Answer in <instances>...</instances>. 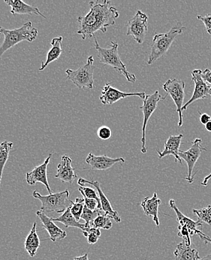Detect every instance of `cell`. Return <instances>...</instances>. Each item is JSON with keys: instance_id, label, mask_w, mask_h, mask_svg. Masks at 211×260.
<instances>
[{"instance_id": "484cf974", "label": "cell", "mask_w": 211, "mask_h": 260, "mask_svg": "<svg viewBox=\"0 0 211 260\" xmlns=\"http://www.w3.org/2000/svg\"><path fill=\"white\" fill-rule=\"evenodd\" d=\"M13 148V143L9 141H3L0 144V186H1L2 176L5 165L9 157V153Z\"/></svg>"}, {"instance_id": "ba28073f", "label": "cell", "mask_w": 211, "mask_h": 260, "mask_svg": "<svg viewBox=\"0 0 211 260\" xmlns=\"http://www.w3.org/2000/svg\"><path fill=\"white\" fill-rule=\"evenodd\" d=\"M168 95L163 97L161 94L159 93L158 91H156L152 94H146L145 99L144 100V105L142 107H140L142 110L143 114H144V121H143L142 127V138H141V152L142 153H146V129L148 121L149 118L152 116L153 113L157 110L159 102L162 100H165Z\"/></svg>"}, {"instance_id": "83f0119b", "label": "cell", "mask_w": 211, "mask_h": 260, "mask_svg": "<svg viewBox=\"0 0 211 260\" xmlns=\"http://www.w3.org/2000/svg\"><path fill=\"white\" fill-rule=\"evenodd\" d=\"M71 203H72V205H71V213L78 221H79L85 206L84 199L83 198H76L75 202L72 201Z\"/></svg>"}, {"instance_id": "5bb4252c", "label": "cell", "mask_w": 211, "mask_h": 260, "mask_svg": "<svg viewBox=\"0 0 211 260\" xmlns=\"http://www.w3.org/2000/svg\"><path fill=\"white\" fill-rule=\"evenodd\" d=\"M78 184H79L80 186H85L86 184H91V185L94 186V187L97 189L98 194H99L101 206H102V212H104L105 215L114 219L115 221L120 223L121 218L120 217H119V214H118L116 211L114 210V209H113L109 200H108V198L105 196L104 192L102 191V188H101L100 183H99V182H97V181L86 180V179H83V178H79L78 180Z\"/></svg>"}, {"instance_id": "60d3db41", "label": "cell", "mask_w": 211, "mask_h": 260, "mask_svg": "<svg viewBox=\"0 0 211 260\" xmlns=\"http://www.w3.org/2000/svg\"><path fill=\"white\" fill-rule=\"evenodd\" d=\"M205 128L206 130L208 131L209 132H211V122L205 124Z\"/></svg>"}, {"instance_id": "d6a6232c", "label": "cell", "mask_w": 211, "mask_h": 260, "mask_svg": "<svg viewBox=\"0 0 211 260\" xmlns=\"http://www.w3.org/2000/svg\"><path fill=\"white\" fill-rule=\"evenodd\" d=\"M178 230L179 237L183 238V239H184V241H185L187 245H191V232H190V230L188 229L187 226H186V225H184V226H180V225H179Z\"/></svg>"}, {"instance_id": "b9f144b4", "label": "cell", "mask_w": 211, "mask_h": 260, "mask_svg": "<svg viewBox=\"0 0 211 260\" xmlns=\"http://www.w3.org/2000/svg\"><path fill=\"white\" fill-rule=\"evenodd\" d=\"M197 260H211V254L207 255V256H204L202 258H199V259Z\"/></svg>"}, {"instance_id": "f546056e", "label": "cell", "mask_w": 211, "mask_h": 260, "mask_svg": "<svg viewBox=\"0 0 211 260\" xmlns=\"http://www.w3.org/2000/svg\"><path fill=\"white\" fill-rule=\"evenodd\" d=\"M99 214H104V212H102V211L99 210V209H97V210L96 211H92L84 206L81 219H83V220H85V222H86L85 223H86V225L92 226L93 222H94V220L97 218Z\"/></svg>"}, {"instance_id": "52a82bcc", "label": "cell", "mask_w": 211, "mask_h": 260, "mask_svg": "<svg viewBox=\"0 0 211 260\" xmlns=\"http://www.w3.org/2000/svg\"><path fill=\"white\" fill-rule=\"evenodd\" d=\"M163 88L167 95H170L174 101L177 107V113L179 115L178 126L183 125V111L184 98H185V83L178 79H170L164 83Z\"/></svg>"}, {"instance_id": "8d00e7d4", "label": "cell", "mask_w": 211, "mask_h": 260, "mask_svg": "<svg viewBox=\"0 0 211 260\" xmlns=\"http://www.w3.org/2000/svg\"><path fill=\"white\" fill-rule=\"evenodd\" d=\"M200 113V122L205 125L207 123L211 122V116L207 113Z\"/></svg>"}, {"instance_id": "3957f363", "label": "cell", "mask_w": 211, "mask_h": 260, "mask_svg": "<svg viewBox=\"0 0 211 260\" xmlns=\"http://www.w3.org/2000/svg\"><path fill=\"white\" fill-rule=\"evenodd\" d=\"M95 48L98 51V57L101 63L105 66H111L117 71L119 74L124 75L127 81L134 83L136 82L137 78L135 75L130 73L127 70L125 64L121 60L118 53V44L111 42L110 48H103L99 45L97 38H94Z\"/></svg>"}, {"instance_id": "5b68a950", "label": "cell", "mask_w": 211, "mask_h": 260, "mask_svg": "<svg viewBox=\"0 0 211 260\" xmlns=\"http://www.w3.org/2000/svg\"><path fill=\"white\" fill-rule=\"evenodd\" d=\"M33 196L36 199L40 200L42 203L40 211L45 214L50 213V212H56V213L65 212L67 208L72 204L71 203L72 200H69L70 193L69 190L47 195V196H42L39 192L35 190L33 193Z\"/></svg>"}, {"instance_id": "7402d4cb", "label": "cell", "mask_w": 211, "mask_h": 260, "mask_svg": "<svg viewBox=\"0 0 211 260\" xmlns=\"http://www.w3.org/2000/svg\"><path fill=\"white\" fill-rule=\"evenodd\" d=\"M63 39L62 36H58L52 39L50 43L52 47L47 54L46 59L42 62V66L39 69V72L45 70L49 64L59 59L63 52Z\"/></svg>"}, {"instance_id": "ab89813d", "label": "cell", "mask_w": 211, "mask_h": 260, "mask_svg": "<svg viewBox=\"0 0 211 260\" xmlns=\"http://www.w3.org/2000/svg\"><path fill=\"white\" fill-rule=\"evenodd\" d=\"M74 260H89L88 259V253H85L83 256H77V257L74 258Z\"/></svg>"}, {"instance_id": "e575fe53", "label": "cell", "mask_w": 211, "mask_h": 260, "mask_svg": "<svg viewBox=\"0 0 211 260\" xmlns=\"http://www.w3.org/2000/svg\"><path fill=\"white\" fill-rule=\"evenodd\" d=\"M197 18H198V20L203 22L204 26H205L206 31L211 36V15H207L205 16L198 15Z\"/></svg>"}, {"instance_id": "7c38bea8", "label": "cell", "mask_w": 211, "mask_h": 260, "mask_svg": "<svg viewBox=\"0 0 211 260\" xmlns=\"http://www.w3.org/2000/svg\"><path fill=\"white\" fill-rule=\"evenodd\" d=\"M131 96H138L140 99L144 100L146 94L145 92L127 93L121 92L119 89L111 86L110 83H107L102 89V94L99 99L104 105H112L113 104L119 102L121 99L131 97Z\"/></svg>"}, {"instance_id": "4fadbf2b", "label": "cell", "mask_w": 211, "mask_h": 260, "mask_svg": "<svg viewBox=\"0 0 211 260\" xmlns=\"http://www.w3.org/2000/svg\"><path fill=\"white\" fill-rule=\"evenodd\" d=\"M53 153L49 154L48 157L45 159L44 163L39 166L36 167L33 169V171L26 173V180L29 185H34L36 182H40L43 184L46 187L47 190H48L49 194H53L51 189H50V185H49L48 180V174H47V169L51 159Z\"/></svg>"}, {"instance_id": "8992f818", "label": "cell", "mask_w": 211, "mask_h": 260, "mask_svg": "<svg viewBox=\"0 0 211 260\" xmlns=\"http://www.w3.org/2000/svg\"><path fill=\"white\" fill-rule=\"evenodd\" d=\"M96 67L94 66V56L88 57L84 66L78 68L77 70L67 69L66 73L68 80L72 82L74 85L80 89H94V73Z\"/></svg>"}, {"instance_id": "6da1fadb", "label": "cell", "mask_w": 211, "mask_h": 260, "mask_svg": "<svg viewBox=\"0 0 211 260\" xmlns=\"http://www.w3.org/2000/svg\"><path fill=\"white\" fill-rule=\"evenodd\" d=\"M89 6L91 10L87 15L78 18L79 27L77 33L81 35L83 40L95 36L98 31L106 32L107 28L114 26L119 16L117 9L111 6V2L108 0L102 3L92 1L89 3Z\"/></svg>"}, {"instance_id": "cb8c5ba5", "label": "cell", "mask_w": 211, "mask_h": 260, "mask_svg": "<svg viewBox=\"0 0 211 260\" xmlns=\"http://www.w3.org/2000/svg\"><path fill=\"white\" fill-rule=\"evenodd\" d=\"M174 254L175 260H197L200 258L197 250L187 245L185 241H183L177 246Z\"/></svg>"}, {"instance_id": "7a4b0ae2", "label": "cell", "mask_w": 211, "mask_h": 260, "mask_svg": "<svg viewBox=\"0 0 211 260\" xmlns=\"http://www.w3.org/2000/svg\"><path fill=\"white\" fill-rule=\"evenodd\" d=\"M0 34L4 36V41L0 46V61L7 50L23 41L33 42L37 38L39 31L33 27L32 22L28 21L21 27L15 29H6L0 26Z\"/></svg>"}, {"instance_id": "9a60e30c", "label": "cell", "mask_w": 211, "mask_h": 260, "mask_svg": "<svg viewBox=\"0 0 211 260\" xmlns=\"http://www.w3.org/2000/svg\"><path fill=\"white\" fill-rule=\"evenodd\" d=\"M87 165L91 166L94 170H105L112 168L114 165L117 163H125V160L123 157L118 158H111L107 155L97 156L93 153L88 154L86 158Z\"/></svg>"}, {"instance_id": "836d02e7", "label": "cell", "mask_w": 211, "mask_h": 260, "mask_svg": "<svg viewBox=\"0 0 211 260\" xmlns=\"http://www.w3.org/2000/svg\"><path fill=\"white\" fill-rule=\"evenodd\" d=\"M97 135L101 140H107L111 138L112 133L111 130L107 126H102L97 131Z\"/></svg>"}, {"instance_id": "4316f807", "label": "cell", "mask_w": 211, "mask_h": 260, "mask_svg": "<svg viewBox=\"0 0 211 260\" xmlns=\"http://www.w3.org/2000/svg\"><path fill=\"white\" fill-rule=\"evenodd\" d=\"M93 228L98 229L110 230L112 228V222L111 217L105 214H99L92 223Z\"/></svg>"}, {"instance_id": "2e32d148", "label": "cell", "mask_w": 211, "mask_h": 260, "mask_svg": "<svg viewBox=\"0 0 211 260\" xmlns=\"http://www.w3.org/2000/svg\"><path fill=\"white\" fill-rule=\"evenodd\" d=\"M72 160L68 154H64L61 158V163L57 166V173L54 177L62 181L64 183H73L77 178L75 168L72 166Z\"/></svg>"}, {"instance_id": "74e56055", "label": "cell", "mask_w": 211, "mask_h": 260, "mask_svg": "<svg viewBox=\"0 0 211 260\" xmlns=\"http://www.w3.org/2000/svg\"><path fill=\"white\" fill-rule=\"evenodd\" d=\"M199 237L201 238V240L204 242L205 244L211 243V238L209 237V236H206L205 234L201 232L200 234H198Z\"/></svg>"}, {"instance_id": "44dd1931", "label": "cell", "mask_w": 211, "mask_h": 260, "mask_svg": "<svg viewBox=\"0 0 211 260\" xmlns=\"http://www.w3.org/2000/svg\"><path fill=\"white\" fill-rule=\"evenodd\" d=\"M162 201L157 196V192L154 193L152 198H146L143 200L141 206L143 208L144 214L148 217H151L155 222L157 226H160V219H159V206L161 204Z\"/></svg>"}, {"instance_id": "277c9868", "label": "cell", "mask_w": 211, "mask_h": 260, "mask_svg": "<svg viewBox=\"0 0 211 260\" xmlns=\"http://www.w3.org/2000/svg\"><path fill=\"white\" fill-rule=\"evenodd\" d=\"M185 30L186 27L183 26L182 23L179 22L168 32L155 35L153 39L147 64H152L153 63L165 56L168 53V50L176 38Z\"/></svg>"}, {"instance_id": "603a6c76", "label": "cell", "mask_w": 211, "mask_h": 260, "mask_svg": "<svg viewBox=\"0 0 211 260\" xmlns=\"http://www.w3.org/2000/svg\"><path fill=\"white\" fill-rule=\"evenodd\" d=\"M51 220L53 222L57 221L63 223L66 228H78V229L81 230L82 232H87L91 228H93V226H88L86 223H81L79 221H78L75 219V217L72 215V214L71 213V206L67 208V209H66L65 212L62 215L56 217V218L51 217Z\"/></svg>"}, {"instance_id": "9c48e42d", "label": "cell", "mask_w": 211, "mask_h": 260, "mask_svg": "<svg viewBox=\"0 0 211 260\" xmlns=\"http://www.w3.org/2000/svg\"><path fill=\"white\" fill-rule=\"evenodd\" d=\"M202 140L200 138H196L192 143L191 147L187 151H180L179 152V156L181 160H184L187 163L188 168L187 176L185 177L186 180L190 184H192L194 180V174H193V169L195 168L197 160L199 159L201 152L203 151H207L205 148L201 146Z\"/></svg>"}, {"instance_id": "d590c367", "label": "cell", "mask_w": 211, "mask_h": 260, "mask_svg": "<svg viewBox=\"0 0 211 260\" xmlns=\"http://www.w3.org/2000/svg\"><path fill=\"white\" fill-rule=\"evenodd\" d=\"M201 77L203 80L211 86V71L209 69H205L204 72H201Z\"/></svg>"}, {"instance_id": "ac0fdd59", "label": "cell", "mask_w": 211, "mask_h": 260, "mask_svg": "<svg viewBox=\"0 0 211 260\" xmlns=\"http://www.w3.org/2000/svg\"><path fill=\"white\" fill-rule=\"evenodd\" d=\"M184 135H178L175 136H170L165 143V149L163 152H160L157 149V154L159 155V158L162 159L165 156L173 155L175 157L176 162L182 164V160L179 156V146H180L182 139Z\"/></svg>"}, {"instance_id": "f1b7e54d", "label": "cell", "mask_w": 211, "mask_h": 260, "mask_svg": "<svg viewBox=\"0 0 211 260\" xmlns=\"http://www.w3.org/2000/svg\"><path fill=\"white\" fill-rule=\"evenodd\" d=\"M193 213L198 216V220L211 226V206L201 209H193Z\"/></svg>"}, {"instance_id": "e0dca14e", "label": "cell", "mask_w": 211, "mask_h": 260, "mask_svg": "<svg viewBox=\"0 0 211 260\" xmlns=\"http://www.w3.org/2000/svg\"><path fill=\"white\" fill-rule=\"evenodd\" d=\"M36 215L42 221L44 229L46 230V231L48 232L49 236H50L49 239L52 242H55L57 239L62 240L66 238L67 233L64 230L61 229L59 226H56L54 222L51 220L50 217L47 216L46 214L43 213L41 211H38L36 212Z\"/></svg>"}, {"instance_id": "30bf717a", "label": "cell", "mask_w": 211, "mask_h": 260, "mask_svg": "<svg viewBox=\"0 0 211 260\" xmlns=\"http://www.w3.org/2000/svg\"><path fill=\"white\" fill-rule=\"evenodd\" d=\"M148 17L141 11H138L135 15L127 23V36H132L135 42L141 45L145 39L148 30Z\"/></svg>"}, {"instance_id": "8fae6325", "label": "cell", "mask_w": 211, "mask_h": 260, "mask_svg": "<svg viewBox=\"0 0 211 260\" xmlns=\"http://www.w3.org/2000/svg\"><path fill=\"white\" fill-rule=\"evenodd\" d=\"M201 70H194L192 72V80L195 83V89L191 99L183 107L182 111L187 110L188 107L198 100L207 99L211 96V86L206 83L201 77Z\"/></svg>"}, {"instance_id": "d6986e66", "label": "cell", "mask_w": 211, "mask_h": 260, "mask_svg": "<svg viewBox=\"0 0 211 260\" xmlns=\"http://www.w3.org/2000/svg\"><path fill=\"white\" fill-rule=\"evenodd\" d=\"M5 3L9 5L12 9L11 13L15 15H36L46 18L45 15L40 12L38 8L29 6L24 2L20 0H5Z\"/></svg>"}, {"instance_id": "d4e9b609", "label": "cell", "mask_w": 211, "mask_h": 260, "mask_svg": "<svg viewBox=\"0 0 211 260\" xmlns=\"http://www.w3.org/2000/svg\"><path fill=\"white\" fill-rule=\"evenodd\" d=\"M39 247H40V239L36 232V222H34L32 230L29 232L25 241V250L27 251L28 254L31 257H33L37 253Z\"/></svg>"}, {"instance_id": "1f68e13d", "label": "cell", "mask_w": 211, "mask_h": 260, "mask_svg": "<svg viewBox=\"0 0 211 260\" xmlns=\"http://www.w3.org/2000/svg\"><path fill=\"white\" fill-rule=\"evenodd\" d=\"M83 235L87 239L89 245H95L101 236L100 230L96 228H91L87 232H83Z\"/></svg>"}, {"instance_id": "f35d334b", "label": "cell", "mask_w": 211, "mask_h": 260, "mask_svg": "<svg viewBox=\"0 0 211 260\" xmlns=\"http://www.w3.org/2000/svg\"><path fill=\"white\" fill-rule=\"evenodd\" d=\"M211 179V173L210 174L208 175V176H206L205 178H204V180H203V182H201V185L203 186H207V183H208V181L210 180Z\"/></svg>"}, {"instance_id": "4dcf8cb0", "label": "cell", "mask_w": 211, "mask_h": 260, "mask_svg": "<svg viewBox=\"0 0 211 260\" xmlns=\"http://www.w3.org/2000/svg\"><path fill=\"white\" fill-rule=\"evenodd\" d=\"M78 190L81 192L83 198L97 200L98 203H99V206L102 207V206H101L100 199H99V194H98L97 190H94L92 187H86V186H80V187H78Z\"/></svg>"}, {"instance_id": "ffe728a7", "label": "cell", "mask_w": 211, "mask_h": 260, "mask_svg": "<svg viewBox=\"0 0 211 260\" xmlns=\"http://www.w3.org/2000/svg\"><path fill=\"white\" fill-rule=\"evenodd\" d=\"M169 206L174 211V212H175L179 225H180V226H184V225L187 226L188 229L191 232L192 236H193V235H198L201 233V230H198V228H201L203 226L202 223H201V221H199V220L195 221V220L190 219V217H187V216L184 215V214L179 210L178 208L177 207V205H176L175 201H174V200H170Z\"/></svg>"}]
</instances>
